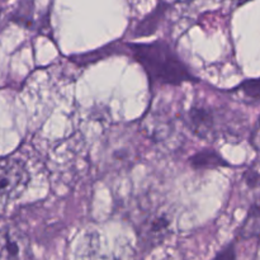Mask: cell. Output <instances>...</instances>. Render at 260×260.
<instances>
[{
	"instance_id": "1",
	"label": "cell",
	"mask_w": 260,
	"mask_h": 260,
	"mask_svg": "<svg viewBox=\"0 0 260 260\" xmlns=\"http://www.w3.org/2000/svg\"><path fill=\"white\" fill-rule=\"evenodd\" d=\"M131 50L134 57L137 62L141 63L151 80L170 85H178L192 80V75L184 63L165 43L132 45Z\"/></svg>"
},
{
	"instance_id": "2",
	"label": "cell",
	"mask_w": 260,
	"mask_h": 260,
	"mask_svg": "<svg viewBox=\"0 0 260 260\" xmlns=\"http://www.w3.org/2000/svg\"><path fill=\"white\" fill-rule=\"evenodd\" d=\"M29 183V173L24 162L15 157L0 159V208L17 200Z\"/></svg>"
},
{
	"instance_id": "3",
	"label": "cell",
	"mask_w": 260,
	"mask_h": 260,
	"mask_svg": "<svg viewBox=\"0 0 260 260\" xmlns=\"http://www.w3.org/2000/svg\"><path fill=\"white\" fill-rule=\"evenodd\" d=\"M0 260H29V245L15 229L0 230Z\"/></svg>"
},
{
	"instance_id": "4",
	"label": "cell",
	"mask_w": 260,
	"mask_h": 260,
	"mask_svg": "<svg viewBox=\"0 0 260 260\" xmlns=\"http://www.w3.org/2000/svg\"><path fill=\"white\" fill-rule=\"evenodd\" d=\"M189 122L192 126V131L197 134L200 137H206L211 131L213 126V117L211 111L197 107V108L190 109L189 112Z\"/></svg>"
},
{
	"instance_id": "5",
	"label": "cell",
	"mask_w": 260,
	"mask_h": 260,
	"mask_svg": "<svg viewBox=\"0 0 260 260\" xmlns=\"http://www.w3.org/2000/svg\"><path fill=\"white\" fill-rule=\"evenodd\" d=\"M190 164L197 169H210V168L228 165L220 155L216 154L215 151H211V150H205V151L196 154L194 156L190 157Z\"/></svg>"
},
{
	"instance_id": "6",
	"label": "cell",
	"mask_w": 260,
	"mask_h": 260,
	"mask_svg": "<svg viewBox=\"0 0 260 260\" xmlns=\"http://www.w3.org/2000/svg\"><path fill=\"white\" fill-rule=\"evenodd\" d=\"M241 91L251 101H260V79L248 80L241 85Z\"/></svg>"
},
{
	"instance_id": "7",
	"label": "cell",
	"mask_w": 260,
	"mask_h": 260,
	"mask_svg": "<svg viewBox=\"0 0 260 260\" xmlns=\"http://www.w3.org/2000/svg\"><path fill=\"white\" fill-rule=\"evenodd\" d=\"M215 260H236L235 251H234L233 246H230V248H228L226 250H223Z\"/></svg>"
}]
</instances>
